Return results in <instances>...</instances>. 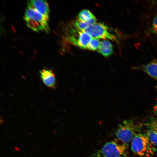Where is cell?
<instances>
[{"mask_svg":"<svg viewBox=\"0 0 157 157\" xmlns=\"http://www.w3.org/2000/svg\"><path fill=\"white\" fill-rule=\"evenodd\" d=\"M77 36L75 35L72 44L83 49H87V46L92 38L88 33L78 29Z\"/></svg>","mask_w":157,"mask_h":157,"instance_id":"7","label":"cell"},{"mask_svg":"<svg viewBox=\"0 0 157 157\" xmlns=\"http://www.w3.org/2000/svg\"><path fill=\"white\" fill-rule=\"evenodd\" d=\"M137 126L133 120H124L119 124L115 132L116 139L128 145L138 133Z\"/></svg>","mask_w":157,"mask_h":157,"instance_id":"4","label":"cell"},{"mask_svg":"<svg viewBox=\"0 0 157 157\" xmlns=\"http://www.w3.org/2000/svg\"><path fill=\"white\" fill-rule=\"evenodd\" d=\"M131 149L138 156L151 157L155 154L156 147L152 144L146 134L138 133L131 142Z\"/></svg>","mask_w":157,"mask_h":157,"instance_id":"3","label":"cell"},{"mask_svg":"<svg viewBox=\"0 0 157 157\" xmlns=\"http://www.w3.org/2000/svg\"><path fill=\"white\" fill-rule=\"evenodd\" d=\"M132 68L134 70L142 71L157 80V59H154L146 64Z\"/></svg>","mask_w":157,"mask_h":157,"instance_id":"6","label":"cell"},{"mask_svg":"<svg viewBox=\"0 0 157 157\" xmlns=\"http://www.w3.org/2000/svg\"><path fill=\"white\" fill-rule=\"evenodd\" d=\"M100 43L98 39L92 38L87 46V49L92 51H98Z\"/></svg>","mask_w":157,"mask_h":157,"instance_id":"14","label":"cell"},{"mask_svg":"<svg viewBox=\"0 0 157 157\" xmlns=\"http://www.w3.org/2000/svg\"><path fill=\"white\" fill-rule=\"evenodd\" d=\"M97 51L104 56H108L112 54L113 51L112 45L108 40H103L101 42Z\"/></svg>","mask_w":157,"mask_h":157,"instance_id":"10","label":"cell"},{"mask_svg":"<svg viewBox=\"0 0 157 157\" xmlns=\"http://www.w3.org/2000/svg\"><path fill=\"white\" fill-rule=\"evenodd\" d=\"M89 157H128V145L116 139L106 143Z\"/></svg>","mask_w":157,"mask_h":157,"instance_id":"2","label":"cell"},{"mask_svg":"<svg viewBox=\"0 0 157 157\" xmlns=\"http://www.w3.org/2000/svg\"><path fill=\"white\" fill-rule=\"evenodd\" d=\"M153 110L154 114L157 118V101L153 107Z\"/></svg>","mask_w":157,"mask_h":157,"instance_id":"17","label":"cell"},{"mask_svg":"<svg viewBox=\"0 0 157 157\" xmlns=\"http://www.w3.org/2000/svg\"><path fill=\"white\" fill-rule=\"evenodd\" d=\"M96 19L95 17L87 22L82 21L77 19L74 23V25L76 28L82 31L90 25L96 22Z\"/></svg>","mask_w":157,"mask_h":157,"instance_id":"11","label":"cell"},{"mask_svg":"<svg viewBox=\"0 0 157 157\" xmlns=\"http://www.w3.org/2000/svg\"><path fill=\"white\" fill-rule=\"evenodd\" d=\"M28 4L49 19V9L48 5L46 1L31 0L28 1Z\"/></svg>","mask_w":157,"mask_h":157,"instance_id":"8","label":"cell"},{"mask_svg":"<svg viewBox=\"0 0 157 157\" xmlns=\"http://www.w3.org/2000/svg\"><path fill=\"white\" fill-rule=\"evenodd\" d=\"M40 76L44 84L51 88H55L56 80L55 75L51 69L46 68L40 71Z\"/></svg>","mask_w":157,"mask_h":157,"instance_id":"9","label":"cell"},{"mask_svg":"<svg viewBox=\"0 0 157 157\" xmlns=\"http://www.w3.org/2000/svg\"><path fill=\"white\" fill-rule=\"evenodd\" d=\"M94 17L95 16L90 10L83 9L78 13L77 19L82 21L87 22Z\"/></svg>","mask_w":157,"mask_h":157,"instance_id":"12","label":"cell"},{"mask_svg":"<svg viewBox=\"0 0 157 157\" xmlns=\"http://www.w3.org/2000/svg\"><path fill=\"white\" fill-rule=\"evenodd\" d=\"M146 134L154 145L157 147V132L149 128L147 131Z\"/></svg>","mask_w":157,"mask_h":157,"instance_id":"13","label":"cell"},{"mask_svg":"<svg viewBox=\"0 0 157 157\" xmlns=\"http://www.w3.org/2000/svg\"><path fill=\"white\" fill-rule=\"evenodd\" d=\"M24 20L28 28L36 32H48L49 19L46 18L29 4H27Z\"/></svg>","mask_w":157,"mask_h":157,"instance_id":"1","label":"cell"},{"mask_svg":"<svg viewBox=\"0 0 157 157\" xmlns=\"http://www.w3.org/2000/svg\"><path fill=\"white\" fill-rule=\"evenodd\" d=\"M82 31L88 33L92 38L117 40L116 37L110 32L108 28L103 23L95 22Z\"/></svg>","mask_w":157,"mask_h":157,"instance_id":"5","label":"cell"},{"mask_svg":"<svg viewBox=\"0 0 157 157\" xmlns=\"http://www.w3.org/2000/svg\"><path fill=\"white\" fill-rule=\"evenodd\" d=\"M151 28L152 32L154 34L157 35V15L153 19Z\"/></svg>","mask_w":157,"mask_h":157,"instance_id":"16","label":"cell"},{"mask_svg":"<svg viewBox=\"0 0 157 157\" xmlns=\"http://www.w3.org/2000/svg\"><path fill=\"white\" fill-rule=\"evenodd\" d=\"M149 128L157 132V120L152 119L146 124Z\"/></svg>","mask_w":157,"mask_h":157,"instance_id":"15","label":"cell"}]
</instances>
